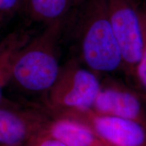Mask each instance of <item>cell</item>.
<instances>
[{"instance_id":"6da1fadb","label":"cell","mask_w":146,"mask_h":146,"mask_svg":"<svg viewBox=\"0 0 146 146\" xmlns=\"http://www.w3.org/2000/svg\"><path fill=\"white\" fill-rule=\"evenodd\" d=\"M66 19L47 25L39 35L18 51L12 62L10 83L29 94L45 95L59 74V43Z\"/></svg>"},{"instance_id":"7a4b0ae2","label":"cell","mask_w":146,"mask_h":146,"mask_svg":"<svg viewBox=\"0 0 146 146\" xmlns=\"http://www.w3.org/2000/svg\"><path fill=\"white\" fill-rule=\"evenodd\" d=\"M76 34L81 60L94 72L123 68L120 50L113 31L106 0H82Z\"/></svg>"},{"instance_id":"3957f363","label":"cell","mask_w":146,"mask_h":146,"mask_svg":"<svg viewBox=\"0 0 146 146\" xmlns=\"http://www.w3.org/2000/svg\"><path fill=\"white\" fill-rule=\"evenodd\" d=\"M100 88L95 72L70 60L61 66L56 81L44 95L43 108L50 116L69 109L91 108Z\"/></svg>"},{"instance_id":"277c9868","label":"cell","mask_w":146,"mask_h":146,"mask_svg":"<svg viewBox=\"0 0 146 146\" xmlns=\"http://www.w3.org/2000/svg\"><path fill=\"white\" fill-rule=\"evenodd\" d=\"M113 31L119 46L123 68L135 77V70L144 46L141 7L137 0H106Z\"/></svg>"},{"instance_id":"5b68a950","label":"cell","mask_w":146,"mask_h":146,"mask_svg":"<svg viewBox=\"0 0 146 146\" xmlns=\"http://www.w3.org/2000/svg\"><path fill=\"white\" fill-rule=\"evenodd\" d=\"M83 124L110 146H146V127L126 118L100 114L92 108H74L50 115Z\"/></svg>"},{"instance_id":"8992f818","label":"cell","mask_w":146,"mask_h":146,"mask_svg":"<svg viewBox=\"0 0 146 146\" xmlns=\"http://www.w3.org/2000/svg\"><path fill=\"white\" fill-rule=\"evenodd\" d=\"M51 116L43 108L0 102V144L18 146L45 131Z\"/></svg>"},{"instance_id":"52a82bcc","label":"cell","mask_w":146,"mask_h":146,"mask_svg":"<svg viewBox=\"0 0 146 146\" xmlns=\"http://www.w3.org/2000/svg\"><path fill=\"white\" fill-rule=\"evenodd\" d=\"M91 108L100 114L134 120L146 127L145 111L137 94L115 81L101 83Z\"/></svg>"},{"instance_id":"ba28073f","label":"cell","mask_w":146,"mask_h":146,"mask_svg":"<svg viewBox=\"0 0 146 146\" xmlns=\"http://www.w3.org/2000/svg\"><path fill=\"white\" fill-rule=\"evenodd\" d=\"M41 134L67 146H110L83 124L66 118L51 117Z\"/></svg>"},{"instance_id":"9c48e42d","label":"cell","mask_w":146,"mask_h":146,"mask_svg":"<svg viewBox=\"0 0 146 146\" xmlns=\"http://www.w3.org/2000/svg\"><path fill=\"white\" fill-rule=\"evenodd\" d=\"M82 0H23V9L32 21L47 25L66 19L74 6Z\"/></svg>"},{"instance_id":"30bf717a","label":"cell","mask_w":146,"mask_h":146,"mask_svg":"<svg viewBox=\"0 0 146 146\" xmlns=\"http://www.w3.org/2000/svg\"><path fill=\"white\" fill-rule=\"evenodd\" d=\"M30 39L27 32L18 30L10 33L0 40V102L3 99V89L10 83L14 56Z\"/></svg>"},{"instance_id":"8fae6325","label":"cell","mask_w":146,"mask_h":146,"mask_svg":"<svg viewBox=\"0 0 146 146\" xmlns=\"http://www.w3.org/2000/svg\"><path fill=\"white\" fill-rule=\"evenodd\" d=\"M141 19L143 27L144 46L142 56L135 70V77L146 91V7H141Z\"/></svg>"},{"instance_id":"7c38bea8","label":"cell","mask_w":146,"mask_h":146,"mask_svg":"<svg viewBox=\"0 0 146 146\" xmlns=\"http://www.w3.org/2000/svg\"><path fill=\"white\" fill-rule=\"evenodd\" d=\"M23 0H0V26L21 10Z\"/></svg>"},{"instance_id":"4fadbf2b","label":"cell","mask_w":146,"mask_h":146,"mask_svg":"<svg viewBox=\"0 0 146 146\" xmlns=\"http://www.w3.org/2000/svg\"><path fill=\"white\" fill-rule=\"evenodd\" d=\"M31 146H67L56 139L41 134L30 141Z\"/></svg>"}]
</instances>
